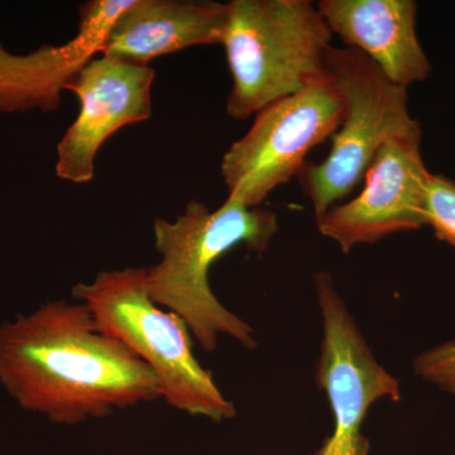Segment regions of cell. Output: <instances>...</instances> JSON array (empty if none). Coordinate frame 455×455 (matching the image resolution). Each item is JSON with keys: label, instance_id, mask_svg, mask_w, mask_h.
Masks as SVG:
<instances>
[{"label": "cell", "instance_id": "obj_1", "mask_svg": "<svg viewBox=\"0 0 455 455\" xmlns=\"http://www.w3.org/2000/svg\"><path fill=\"white\" fill-rule=\"evenodd\" d=\"M0 386L23 410L59 425L161 400L151 368L99 331L83 302L64 299L0 324Z\"/></svg>", "mask_w": 455, "mask_h": 455}, {"label": "cell", "instance_id": "obj_2", "mask_svg": "<svg viewBox=\"0 0 455 455\" xmlns=\"http://www.w3.org/2000/svg\"><path fill=\"white\" fill-rule=\"evenodd\" d=\"M277 230L274 212L230 196L214 211L193 200L173 221L156 218L155 248L160 260L146 268L149 298L178 314L206 353L217 349L220 335L256 349L254 329L221 304L209 274L218 259L238 245L265 252Z\"/></svg>", "mask_w": 455, "mask_h": 455}, {"label": "cell", "instance_id": "obj_3", "mask_svg": "<svg viewBox=\"0 0 455 455\" xmlns=\"http://www.w3.org/2000/svg\"><path fill=\"white\" fill-rule=\"evenodd\" d=\"M71 292L88 307L99 331L151 368L167 405L214 423L235 418V403L194 355L187 323L149 298L146 267L100 271L90 283L75 284Z\"/></svg>", "mask_w": 455, "mask_h": 455}, {"label": "cell", "instance_id": "obj_4", "mask_svg": "<svg viewBox=\"0 0 455 455\" xmlns=\"http://www.w3.org/2000/svg\"><path fill=\"white\" fill-rule=\"evenodd\" d=\"M331 29L310 0H232L223 44L232 75L227 112L247 119L325 71Z\"/></svg>", "mask_w": 455, "mask_h": 455}, {"label": "cell", "instance_id": "obj_5", "mask_svg": "<svg viewBox=\"0 0 455 455\" xmlns=\"http://www.w3.org/2000/svg\"><path fill=\"white\" fill-rule=\"evenodd\" d=\"M325 70L339 82L347 108L328 156L305 164L296 178L315 220L348 199L388 140L421 132L410 114L407 89L391 83L363 53L331 46Z\"/></svg>", "mask_w": 455, "mask_h": 455}, {"label": "cell", "instance_id": "obj_6", "mask_svg": "<svg viewBox=\"0 0 455 455\" xmlns=\"http://www.w3.org/2000/svg\"><path fill=\"white\" fill-rule=\"evenodd\" d=\"M339 82L324 71L304 89L256 114L252 127L221 158L228 196L262 205L307 163L311 149L334 136L346 113Z\"/></svg>", "mask_w": 455, "mask_h": 455}, {"label": "cell", "instance_id": "obj_7", "mask_svg": "<svg viewBox=\"0 0 455 455\" xmlns=\"http://www.w3.org/2000/svg\"><path fill=\"white\" fill-rule=\"evenodd\" d=\"M314 284L323 322L317 383L334 414L333 434L314 455H368L370 443L362 434L368 410L383 397L400 400V386L374 358L333 277L317 272Z\"/></svg>", "mask_w": 455, "mask_h": 455}, {"label": "cell", "instance_id": "obj_8", "mask_svg": "<svg viewBox=\"0 0 455 455\" xmlns=\"http://www.w3.org/2000/svg\"><path fill=\"white\" fill-rule=\"evenodd\" d=\"M429 173L421 156V132L394 137L368 167L361 193L317 218V229L343 252L420 229Z\"/></svg>", "mask_w": 455, "mask_h": 455}, {"label": "cell", "instance_id": "obj_9", "mask_svg": "<svg viewBox=\"0 0 455 455\" xmlns=\"http://www.w3.org/2000/svg\"><path fill=\"white\" fill-rule=\"evenodd\" d=\"M154 82L149 65L103 55L92 59L66 89L76 94L80 112L57 145L56 175L73 184L92 181L106 140L151 118Z\"/></svg>", "mask_w": 455, "mask_h": 455}, {"label": "cell", "instance_id": "obj_10", "mask_svg": "<svg viewBox=\"0 0 455 455\" xmlns=\"http://www.w3.org/2000/svg\"><path fill=\"white\" fill-rule=\"evenodd\" d=\"M133 0H92L79 9V29L62 44L16 55L0 42V112H53L62 92L103 52L108 33Z\"/></svg>", "mask_w": 455, "mask_h": 455}, {"label": "cell", "instance_id": "obj_11", "mask_svg": "<svg viewBox=\"0 0 455 455\" xmlns=\"http://www.w3.org/2000/svg\"><path fill=\"white\" fill-rule=\"evenodd\" d=\"M316 7L331 35L363 53L391 83L407 89L430 76L414 0H320Z\"/></svg>", "mask_w": 455, "mask_h": 455}, {"label": "cell", "instance_id": "obj_12", "mask_svg": "<svg viewBox=\"0 0 455 455\" xmlns=\"http://www.w3.org/2000/svg\"><path fill=\"white\" fill-rule=\"evenodd\" d=\"M228 3L133 0L116 18L101 55L149 65L157 57L221 44Z\"/></svg>", "mask_w": 455, "mask_h": 455}, {"label": "cell", "instance_id": "obj_13", "mask_svg": "<svg viewBox=\"0 0 455 455\" xmlns=\"http://www.w3.org/2000/svg\"><path fill=\"white\" fill-rule=\"evenodd\" d=\"M425 226L455 250V180L429 173L425 187Z\"/></svg>", "mask_w": 455, "mask_h": 455}, {"label": "cell", "instance_id": "obj_14", "mask_svg": "<svg viewBox=\"0 0 455 455\" xmlns=\"http://www.w3.org/2000/svg\"><path fill=\"white\" fill-rule=\"evenodd\" d=\"M415 373L443 391L455 395V339L419 355Z\"/></svg>", "mask_w": 455, "mask_h": 455}]
</instances>
